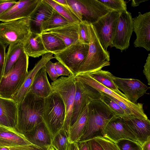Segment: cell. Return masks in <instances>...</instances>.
Segmentation results:
<instances>
[{"label":"cell","mask_w":150,"mask_h":150,"mask_svg":"<svg viewBox=\"0 0 150 150\" xmlns=\"http://www.w3.org/2000/svg\"><path fill=\"white\" fill-rule=\"evenodd\" d=\"M44 99L35 96L29 90L18 104L16 129L23 134L43 122Z\"/></svg>","instance_id":"6da1fadb"},{"label":"cell","mask_w":150,"mask_h":150,"mask_svg":"<svg viewBox=\"0 0 150 150\" xmlns=\"http://www.w3.org/2000/svg\"><path fill=\"white\" fill-rule=\"evenodd\" d=\"M116 116L112 110L101 100L91 101L88 104L87 125L78 143L98 137H104L107 125Z\"/></svg>","instance_id":"7a4b0ae2"},{"label":"cell","mask_w":150,"mask_h":150,"mask_svg":"<svg viewBox=\"0 0 150 150\" xmlns=\"http://www.w3.org/2000/svg\"><path fill=\"white\" fill-rule=\"evenodd\" d=\"M29 56L24 52L0 81V97L11 99L18 91L28 74Z\"/></svg>","instance_id":"3957f363"},{"label":"cell","mask_w":150,"mask_h":150,"mask_svg":"<svg viewBox=\"0 0 150 150\" xmlns=\"http://www.w3.org/2000/svg\"><path fill=\"white\" fill-rule=\"evenodd\" d=\"M88 27L90 44L88 53L84 62L77 74L95 72L110 65L109 52L102 46L92 24L88 23Z\"/></svg>","instance_id":"277c9868"},{"label":"cell","mask_w":150,"mask_h":150,"mask_svg":"<svg viewBox=\"0 0 150 150\" xmlns=\"http://www.w3.org/2000/svg\"><path fill=\"white\" fill-rule=\"evenodd\" d=\"M65 108L59 95L53 92L44 99L43 122L52 137L63 128L65 118Z\"/></svg>","instance_id":"5b68a950"},{"label":"cell","mask_w":150,"mask_h":150,"mask_svg":"<svg viewBox=\"0 0 150 150\" xmlns=\"http://www.w3.org/2000/svg\"><path fill=\"white\" fill-rule=\"evenodd\" d=\"M76 80L75 76H62L51 83L53 91L62 98L65 108V118L63 128L68 135L70 127L76 91Z\"/></svg>","instance_id":"8992f818"},{"label":"cell","mask_w":150,"mask_h":150,"mask_svg":"<svg viewBox=\"0 0 150 150\" xmlns=\"http://www.w3.org/2000/svg\"><path fill=\"white\" fill-rule=\"evenodd\" d=\"M72 12L81 21L92 24L111 11L98 0H67Z\"/></svg>","instance_id":"52a82bcc"},{"label":"cell","mask_w":150,"mask_h":150,"mask_svg":"<svg viewBox=\"0 0 150 150\" xmlns=\"http://www.w3.org/2000/svg\"><path fill=\"white\" fill-rule=\"evenodd\" d=\"M89 47V45L79 42L54 53V57L75 76L85 62Z\"/></svg>","instance_id":"ba28073f"},{"label":"cell","mask_w":150,"mask_h":150,"mask_svg":"<svg viewBox=\"0 0 150 150\" xmlns=\"http://www.w3.org/2000/svg\"><path fill=\"white\" fill-rule=\"evenodd\" d=\"M29 23L30 17L0 23V40L9 45L18 42L23 43L31 33Z\"/></svg>","instance_id":"9c48e42d"},{"label":"cell","mask_w":150,"mask_h":150,"mask_svg":"<svg viewBox=\"0 0 150 150\" xmlns=\"http://www.w3.org/2000/svg\"><path fill=\"white\" fill-rule=\"evenodd\" d=\"M119 14L111 11L91 24L97 37L105 50L111 45L115 33Z\"/></svg>","instance_id":"30bf717a"},{"label":"cell","mask_w":150,"mask_h":150,"mask_svg":"<svg viewBox=\"0 0 150 150\" xmlns=\"http://www.w3.org/2000/svg\"><path fill=\"white\" fill-rule=\"evenodd\" d=\"M75 78L77 80L113 97L126 104L131 110L134 117L141 119H148L144 112L143 104L131 102L127 98L106 88L92 78L88 73L77 74L75 76Z\"/></svg>","instance_id":"8fae6325"},{"label":"cell","mask_w":150,"mask_h":150,"mask_svg":"<svg viewBox=\"0 0 150 150\" xmlns=\"http://www.w3.org/2000/svg\"><path fill=\"white\" fill-rule=\"evenodd\" d=\"M132 14L127 11L119 14L114 36L110 47L122 51L129 46V41L133 31Z\"/></svg>","instance_id":"7c38bea8"},{"label":"cell","mask_w":150,"mask_h":150,"mask_svg":"<svg viewBox=\"0 0 150 150\" xmlns=\"http://www.w3.org/2000/svg\"><path fill=\"white\" fill-rule=\"evenodd\" d=\"M76 85L70 126L75 122L81 111L87 104L93 100H100L101 96L99 91L77 80Z\"/></svg>","instance_id":"4fadbf2b"},{"label":"cell","mask_w":150,"mask_h":150,"mask_svg":"<svg viewBox=\"0 0 150 150\" xmlns=\"http://www.w3.org/2000/svg\"><path fill=\"white\" fill-rule=\"evenodd\" d=\"M104 137L115 143L124 139L141 144L133 131L120 117L116 116L108 123L105 129Z\"/></svg>","instance_id":"5bb4252c"},{"label":"cell","mask_w":150,"mask_h":150,"mask_svg":"<svg viewBox=\"0 0 150 150\" xmlns=\"http://www.w3.org/2000/svg\"><path fill=\"white\" fill-rule=\"evenodd\" d=\"M134 31L136 38L134 42L136 47H142L150 51V12L143 14L139 12L133 18Z\"/></svg>","instance_id":"9a60e30c"},{"label":"cell","mask_w":150,"mask_h":150,"mask_svg":"<svg viewBox=\"0 0 150 150\" xmlns=\"http://www.w3.org/2000/svg\"><path fill=\"white\" fill-rule=\"evenodd\" d=\"M113 81L118 89L121 90L127 98L133 103L146 93L149 88L139 80L124 79L113 76Z\"/></svg>","instance_id":"2e32d148"},{"label":"cell","mask_w":150,"mask_h":150,"mask_svg":"<svg viewBox=\"0 0 150 150\" xmlns=\"http://www.w3.org/2000/svg\"><path fill=\"white\" fill-rule=\"evenodd\" d=\"M41 0H20L0 16V21L6 22L29 17Z\"/></svg>","instance_id":"e0dca14e"},{"label":"cell","mask_w":150,"mask_h":150,"mask_svg":"<svg viewBox=\"0 0 150 150\" xmlns=\"http://www.w3.org/2000/svg\"><path fill=\"white\" fill-rule=\"evenodd\" d=\"M54 9L44 0H41L38 5L30 16V32L37 34L42 33V25L52 14Z\"/></svg>","instance_id":"ac0fdd59"},{"label":"cell","mask_w":150,"mask_h":150,"mask_svg":"<svg viewBox=\"0 0 150 150\" xmlns=\"http://www.w3.org/2000/svg\"><path fill=\"white\" fill-rule=\"evenodd\" d=\"M53 54L48 52L42 55L40 60L36 64L33 68L28 71V74L23 84L20 89L13 96L11 99L17 104L24 98L29 91L33 80L38 71L49 60L54 58Z\"/></svg>","instance_id":"d6986e66"},{"label":"cell","mask_w":150,"mask_h":150,"mask_svg":"<svg viewBox=\"0 0 150 150\" xmlns=\"http://www.w3.org/2000/svg\"><path fill=\"white\" fill-rule=\"evenodd\" d=\"M17 110L18 104L13 100L0 97V125L15 128Z\"/></svg>","instance_id":"ffe728a7"},{"label":"cell","mask_w":150,"mask_h":150,"mask_svg":"<svg viewBox=\"0 0 150 150\" xmlns=\"http://www.w3.org/2000/svg\"><path fill=\"white\" fill-rule=\"evenodd\" d=\"M133 131L142 145L150 139V121L148 119H141L125 115L120 117Z\"/></svg>","instance_id":"44dd1931"},{"label":"cell","mask_w":150,"mask_h":150,"mask_svg":"<svg viewBox=\"0 0 150 150\" xmlns=\"http://www.w3.org/2000/svg\"><path fill=\"white\" fill-rule=\"evenodd\" d=\"M23 135L33 145L47 147L51 146L52 137L43 122Z\"/></svg>","instance_id":"7402d4cb"},{"label":"cell","mask_w":150,"mask_h":150,"mask_svg":"<svg viewBox=\"0 0 150 150\" xmlns=\"http://www.w3.org/2000/svg\"><path fill=\"white\" fill-rule=\"evenodd\" d=\"M31 144L15 128L0 125V147H13Z\"/></svg>","instance_id":"603a6c76"},{"label":"cell","mask_w":150,"mask_h":150,"mask_svg":"<svg viewBox=\"0 0 150 150\" xmlns=\"http://www.w3.org/2000/svg\"><path fill=\"white\" fill-rule=\"evenodd\" d=\"M29 90L35 96L43 98H47L53 92L44 66L36 74Z\"/></svg>","instance_id":"cb8c5ba5"},{"label":"cell","mask_w":150,"mask_h":150,"mask_svg":"<svg viewBox=\"0 0 150 150\" xmlns=\"http://www.w3.org/2000/svg\"><path fill=\"white\" fill-rule=\"evenodd\" d=\"M48 32L61 39L66 47L79 42L78 23H71L59 27L48 30Z\"/></svg>","instance_id":"d4e9b609"},{"label":"cell","mask_w":150,"mask_h":150,"mask_svg":"<svg viewBox=\"0 0 150 150\" xmlns=\"http://www.w3.org/2000/svg\"><path fill=\"white\" fill-rule=\"evenodd\" d=\"M23 45L24 52L29 57L36 58L48 53L45 47L40 34L31 32Z\"/></svg>","instance_id":"484cf974"},{"label":"cell","mask_w":150,"mask_h":150,"mask_svg":"<svg viewBox=\"0 0 150 150\" xmlns=\"http://www.w3.org/2000/svg\"><path fill=\"white\" fill-rule=\"evenodd\" d=\"M88 104L84 107L76 121L70 126L67 135L69 142L78 143L84 131L88 120Z\"/></svg>","instance_id":"4316f807"},{"label":"cell","mask_w":150,"mask_h":150,"mask_svg":"<svg viewBox=\"0 0 150 150\" xmlns=\"http://www.w3.org/2000/svg\"><path fill=\"white\" fill-rule=\"evenodd\" d=\"M24 52L22 42H18L9 45L6 54L5 64L3 76L8 74Z\"/></svg>","instance_id":"83f0119b"},{"label":"cell","mask_w":150,"mask_h":150,"mask_svg":"<svg viewBox=\"0 0 150 150\" xmlns=\"http://www.w3.org/2000/svg\"><path fill=\"white\" fill-rule=\"evenodd\" d=\"M88 74L92 78L105 87L127 98L125 95L118 89L113 81L114 75L111 72L100 69Z\"/></svg>","instance_id":"f1b7e54d"},{"label":"cell","mask_w":150,"mask_h":150,"mask_svg":"<svg viewBox=\"0 0 150 150\" xmlns=\"http://www.w3.org/2000/svg\"><path fill=\"white\" fill-rule=\"evenodd\" d=\"M40 35L45 47L48 53L54 54L66 47L64 42L57 36L48 32L42 33Z\"/></svg>","instance_id":"f546056e"},{"label":"cell","mask_w":150,"mask_h":150,"mask_svg":"<svg viewBox=\"0 0 150 150\" xmlns=\"http://www.w3.org/2000/svg\"><path fill=\"white\" fill-rule=\"evenodd\" d=\"M71 23L54 9L50 17L42 25V33Z\"/></svg>","instance_id":"4dcf8cb0"},{"label":"cell","mask_w":150,"mask_h":150,"mask_svg":"<svg viewBox=\"0 0 150 150\" xmlns=\"http://www.w3.org/2000/svg\"><path fill=\"white\" fill-rule=\"evenodd\" d=\"M50 4L57 12L71 23H79L81 21L74 14L69 7L66 8L56 2L54 0H44Z\"/></svg>","instance_id":"1f68e13d"},{"label":"cell","mask_w":150,"mask_h":150,"mask_svg":"<svg viewBox=\"0 0 150 150\" xmlns=\"http://www.w3.org/2000/svg\"><path fill=\"white\" fill-rule=\"evenodd\" d=\"M68 142L67 133L62 129L52 138L51 146L56 150H66Z\"/></svg>","instance_id":"d6a6232c"},{"label":"cell","mask_w":150,"mask_h":150,"mask_svg":"<svg viewBox=\"0 0 150 150\" xmlns=\"http://www.w3.org/2000/svg\"><path fill=\"white\" fill-rule=\"evenodd\" d=\"M111 11L118 14L127 12L126 2L123 0H98Z\"/></svg>","instance_id":"836d02e7"},{"label":"cell","mask_w":150,"mask_h":150,"mask_svg":"<svg viewBox=\"0 0 150 150\" xmlns=\"http://www.w3.org/2000/svg\"><path fill=\"white\" fill-rule=\"evenodd\" d=\"M101 96L100 100L105 104L115 113L116 116L126 115L125 111L116 102L106 94L100 91Z\"/></svg>","instance_id":"e575fe53"},{"label":"cell","mask_w":150,"mask_h":150,"mask_svg":"<svg viewBox=\"0 0 150 150\" xmlns=\"http://www.w3.org/2000/svg\"><path fill=\"white\" fill-rule=\"evenodd\" d=\"M87 22L83 21L78 23L79 41L88 45L90 44V36Z\"/></svg>","instance_id":"d590c367"},{"label":"cell","mask_w":150,"mask_h":150,"mask_svg":"<svg viewBox=\"0 0 150 150\" xmlns=\"http://www.w3.org/2000/svg\"><path fill=\"white\" fill-rule=\"evenodd\" d=\"M115 143L120 150H142L141 144L130 140L122 139Z\"/></svg>","instance_id":"8d00e7d4"},{"label":"cell","mask_w":150,"mask_h":150,"mask_svg":"<svg viewBox=\"0 0 150 150\" xmlns=\"http://www.w3.org/2000/svg\"><path fill=\"white\" fill-rule=\"evenodd\" d=\"M102 146L104 150H120L115 143L104 137L95 139Z\"/></svg>","instance_id":"74e56055"},{"label":"cell","mask_w":150,"mask_h":150,"mask_svg":"<svg viewBox=\"0 0 150 150\" xmlns=\"http://www.w3.org/2000/svg\"><path fill=\"white\" fill-rule=\"evenodd\" d=\"M6 54L5 44L0 40V81L3 76L5 64Z\"/></svg>","instance_id":"f35d334b"},{"label":"cell","mask_w":150,"mask_h":150,"mask_svg":"<svg viewBox=\"0 0 150 150\" xmlns=\"http://www.w3.org/2000/svg\"><path fill=\"white\" fill-rule=\"evenodd\" d=\"M45 67L46 72L53 82L56 81L59 77L55 67V64L50 60L48 61L45 64Z\"/></svg>","instance_id":"ab89813d"},{"label":"cell","mask_w":150,"mask_h":150,"mask_svg":"<svg viewBox=\"0 0 150 150\" xmlns=\"http://www.w3.org/2000/svg\"><path fill=\"white\" fill-rule=\"evenodd\" d=\"M49 147L38 146L32 144L9 147L10 150H49Z\"/></svg>","instance_id":"60d3db41"},{"label":"cell","mask_w":150,"mask_h":150,"mask_svg":"<svg viewBox=\"0 0 150 150\" xmlns=\"http://www.w3.org/2000/svg\"><path fill=\"white\" fill-rule=\"evenodd\" d=\"M17 1L15 0H3L0 2V16L11 8Z\"/></svg>","instance_id":"b9f144b4"},{"label":"cell","mask_w":150,"mask_h":150,"mask_svg":"<svg viewBox=\"0 0 150 150\" xmlns=\"http://www.w3.org/2000/svg\"><path fill=\"white\" fill-rule=\"evenodd\" d=\"M54 64L55 68L59 76H69L72 75L69 70L61 62H58Z\"/></svg>","instance_id":"7bdbcfd3"},{"label":"cell","mask_w":150,"mask_h":150,"mask_svg":"<svg viewBox=\"0 0 150 150\" xmlns=\"http://www.w3.org/2000/svg\"><path fill=\"white\" fill-rule=\"evenodd\" d=\"M143 73L145 75L148 82V84L150 85V54H148L146 63L144 66L143 71Z\"/></svg>","instance_id":"ee69618b"},{"label":"cell","mask_w":150,"mask_h":150,"mask_svg":"<svg viewBox=\"0 0 150 150\" xmlns=\"http://www.w3.org/2000/svg\"><path fill=\"white\" fill-rule=\"evenodd\" d=\"M88 141L90 150H104L102 146L95 139H91Z\"/></svg>","instance_id":"f6af8a7d"},{"label":"cell","mask_w":150,"mask_h":150,"mask_svg":"<svg viewBox=\"0 0 150 150\" xmlns=\"http://www.w3.org/2000/svg\"><path fill=\"white\" fill-rule=\"evenodd\" d=\"M78 143L79 150H90L88 141Z\"/></svg>","instance_id":"bcb514c9"},{"label":"cell","mask_w":150,"mask_h":150,"mask_svg":"<svg viewBox=\"0 0 150 150\" xmlns=\"http://www.w3.org/2000/svg\"><path fill=\"white\" fill-rule=\"evenodd\" d=\"M66 150H79L78 143L69 142Z\"/></svg>","instance_id":"7dc6e473"},{"label":"cell","mask_w":150,"mask_h":150,"mask_svg":"<svg viewBox=\"0 0 150 150\" xmlns=\"http://www.w3.org/2000/svg\"><path fill=\"white\" fill-rule=\"evenodd\" d=\"M142 150H150V139L146 141L142 145Z\"/></svg>","instance_id":"c3c4849f"},{"label":"cell","mask_w":150,"mask_h":150,"mask_svg":"<svg viewBox=\"0 0 150 150\" xmlns=\"http://www.w3.org/2000/svg\"><path fill=\"white\" fill-rule=\"evenodd\" d=\"M146 1V0H132L131 4V6L134 7L137 6H138L141 3L144 2Z\"/></svg>","instance_id":"681fc988"},{"label":"cell","mask_w":150,"mask_h":150,"mask_svg":"<svg viewBox=\"0 0 150 150\" xmlns=\"http://www.w3.org/2000/svg\"><path fill=\"white\" fill-rule=\"evenodd\" d=\"M0 150H10L9 147L4 146L0 147Z\"/></svg>","instance_id":"f907efd6"},{"label":"cell","mask_w":150,"mask_h":150,"mask_svg":"<svg viewBox=\"0 0 150 150\" xmlns=\"http://www.w3.org/2000/svg\"><path fill=\"white\" fill-rule=\"evenodd\" d=\"M49 150H55L52 146H51L49 148Z\"/></svg>","instance_id":"816d5d0a"},{"label":"cell","mask_w":150,"mask_h":150,"mask_svg":"<svg viewBox=\"0 0 150 150\" xmlns=\"http://www.w3.org/2000/svg\"><path fill=\"white\" fill-rule=\"evenodd\" d=\"M3 1V0H0V2H1L2 1Z\"/></svg>","instance_id":"f5cc1de1"}]
</instances>
